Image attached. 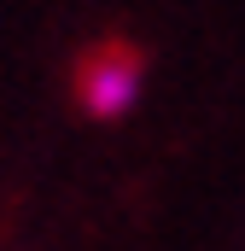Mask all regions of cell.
Instances as JSON below:
<instances>
[{
  "label": "cell",
  "instance_id": "cell-1",
  "mask_svg": "<svg viewBox=\"0 0 245 251\" xmlns=\"http://www.w3.org/2000/svg\"><path fill=\"white\" fill-rule=\"evenodd\" d=\"M76 94L94 117H122L140 100V59L128 47H99L88 53V64L76 70Z\"/></svg>",
  "mask_w": 245,
  "mask_h": 251
}]
</instances>
